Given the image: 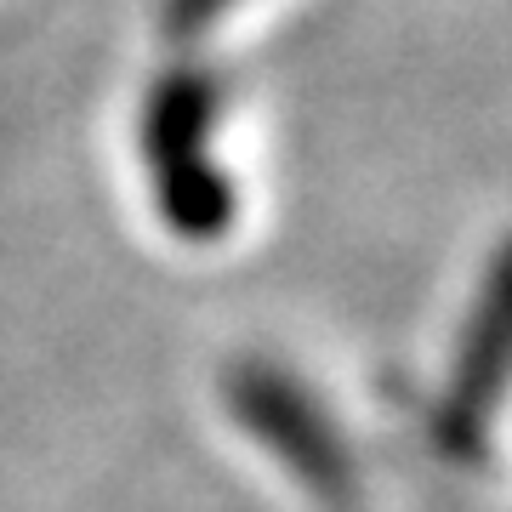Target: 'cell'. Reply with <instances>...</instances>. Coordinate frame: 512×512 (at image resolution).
<instances>
[{
    "mask_svg": "<svg viewBox=\"0 0 512 512\" xmlns=\"http://www.w3.org/2000/svg\"><path fill=\"white\" fill-rule=\"evenodd\" d=\"M222 114V74L200 57H177L148 80L137 109V148H143L154 205L165 228L188 245H217L234 228L239 194L211 160V131Z\"/></svg>",
    "mask_w": 512,
    "mask_h": 512,
    "instance_id": "obj_1",
    "label": "cell"
},
{
    "mask_svg": "<svg viewBox=\"0 0 512 512\" xmlns=\"http://www.w3.org/2000/svg\"><path fill=\"white\" fill-rule=\"evenodd\" d=\"M222 404L325 512L359 507V461L302 376L274 359H234L222 370Z\"/></svg>",
    "mask_w": 512,
    "mask_h": 512,
    "instance_id": "obj_2",
    "label": "cell"
},
{
    "mask_svg": "<svg viewBox=\"0 0 512 512\" xmlns=\"http://www.w3.org/2000/svg\"><path fill=\"white\" fill-rule=\"evenodd\" d=\"M507 348H512V268H507V251H495L484 291H478L473 313H467V330H461L456 353H450V376L439 387L433 421H427L433 444L450 461L490 467L484 427H490L501 387H507Z\"/></svg>",
    "mask_w": 512,
    "mask_h": 512,
    "instance_id": "obj_3",
    "label": "cell"
},
{
    "mask_svg": "<svg viewBox=\"0 0 512 512\" xmlns=\"http://www.w3.org/2000/svg\"><path fill=\"white\" fill-rule=\"evenodd\" d=\"M239 0H160V35L177 46H194L205 29H217Z\"/></svg>",
    "mask_w": 512,
    "mask_h": 512,
    "instance_id": "obj_4",
    "label": "cell"
}]
</instances>
